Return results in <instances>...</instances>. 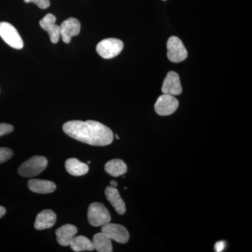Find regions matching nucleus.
Wrapping results in <instances>:
<instances>
[{
	"label": "nucleus",
	"mask_w": 252,
	"mask_h": 252,
	"mask_svg": "<svg viewBox=\"0 0 252 252\" xmlns=\"http://www.w3.org/2000/svg\"><path fill=\"white\" fill-rule=\"evenodd\" d=\"M63 129L69 137L89 145L104 147L114 140L112 130L95 121H70L63 125Z\"/></svg>",
	"instance_id": "1"
},
{
	"label": "nucleus",
	"mask_w": 252,
	"mask_h": 252,
	"mask_svg": "<svg viewBox=\"0 0 252 252\" xmlns=\"http://www.w3.org/2000/svg\"><path fill=\"white\" fill-rule=\"evenodd\" d=\"M47 165L48 160L45 157L35 156L23 162L18 169V172L22 177H34L44 171Z\"/></svg>",
	"instance_id": "2"
},
{
	"label": "nucleus",
	"mask_w": 252,
	"mask_h": 252,
	"mask_svg": "<svg viewBox=\"0 0 252 252\" xmlns=\"http://www.w3.org/2000/svg\"><path fill=\"white\" fill-rule=\"evenodd\" d=\"M88 220L93 226H102L111 221L110 213L103 204L94 203L88 210Z\"/></svg>",
	"instance_id": "3"
},
{
	"label": "nucleus",
	"mask_w": 252,
	"mask_h": 252,
	"mask_svg": "<svg viewBox=\"0 0 252 252\" xmlns=\"http://www.w3.org/2000/svg\"><path fill=\"white\" fill-rule=\"evenodd\" d=\"M124 49V43L120 39L115 38H109L104 39L96 47L97 54L104 59H111L115 58L121 54Z\"/></svg>",
	"instance_id": "4"
},
{
	"label": "nucleus",
	"mask_w": 252,
	"mask_h": 252,
	"mask_svg": "<svg viewBox=\"0 0 252 252\" xmlns=\"http://www.w3.org/2000/svg\"><path fill=\"white\" fill-rule=\"evenodd\" d=\"M167 56L172 63H179L187 59L188 52L180 38L172 36L167 42Z\"/></svg>",
	"instance_id": "5"
},
{
	"label": "nucleus",
	"mask_w": 252,
	"mask_h": 252,
	"mask_svg": "<svg viewBox=\"0 0 252 252\" xmlns=\"http://www.w3.org/2000/svg\"><path fill=\"white\" fill-rule=\"evenodd\" d=\"M0 36L11 47L16 49H22L23 41L19 33L9 23H0Z\"/></svg>",
	"instance_id": "6"
},
{
	"label": "nucleus",
	"mask_w": 252,
	"mask_h": 252,
	"mask_svg": "<svg viewBox=\"0 0 252 252\" xmlns=\"http://www.w3.org/2000/svg\"><path fill=\"white\" fill-rule=\"evenodd\" d=\"M179 107V101L172 94H163L156 102V112L160 116L171 115Z\"/></svg>",
	"instance_id": "7"
},
{
	"label": "nucleus",
	"mask_w": 252,
	"mask_h": 252,
	"mask_svg": "<svg viewBox=\"0 0 252 252\" xmlns=\"http://www.w3.org/2000/svg\"><path fill=\"white\" fill-rule=\"evenodd\" d=\"M102 232L111 240L117 243L126 244L129 240V233L125 227L117 223H106L102 226Z\"/></svg>",
	"instance_id": "8"
},
{
	"label": "nucleus",
	"mask_w": 252,
	"mask_h": 252,
	"mask_svg": "<svg viewBox=\"0 0 252 252\" xmlns=\"http://www.w3.org/2000/svg\"><path fill=\"white\" fill-rule=\"evenodd\" d=\"M61 36L66 44L70 43L73 36H77L80 33L81 23L75 18H67L61 23Z\"/></svg>",
	"instance_id": "9"
},
{
	"label": "nucleus",
	"mask_w": 252,
	"mask_h": 252,
	"mask_svg": "<svg viewBox=\"0 0 252 252\" xmlns=\"http://www.w3.org/2000/svg\"><path fill=\"white\" fill-rule=\"evenodd\" d=\"M56 18L54 14H48L39 22L44 31L49 33L51 42L57 44L61 37V27L56 24Z\"/></svg>",
	"instance_id": "10"
},
{
	"label": "nucleus",
	"mask_w": 252,
	"mask_h": 252,
	"mask_svg": "<svg viewBox=\"0 0 252 252\" xmlns=\"http://www.w3.org/2000/svg\"><path fill=\"white\" fill-rule=\"evenodd\" d=\"M161 90L163 94H172L174 96L182 94V87L177 73L172 71L167 73L166 77L164 79Z\"/></svg>",
	"instance_id": "11"
},
{
	"label": "nucleus",
	"mask_w": 252,
	"mask_h": 252,
	"mask_svg": "<svg viewBox=\"0 0 252 252\" xmlns=\"http://www.w3.org/2000/svg\"><path fill=\"white\" fill-rule=\"evenodd\" d=\"M56 214L51 210H44L36 216L34 222L35 229L41 230L48 229L54 226L56 221Z\"/></svg>",
	"instance_id": "12"
},
{
	"label": "nucleus",
	"mask_w": 252,
	"mask_h": 252,
	"mask_svg": "<svg viewBox=\"0 0 252 252\" xmlns=\"http://www.w3.org/2000/svg\"><path fill=\"white\" fill-rule=\"evenodd\" d=\"M105 195L119 215H123L126 213V204L116 187H107L105 189Z\"/></svg>",
	"instance_id": "13"
},
{
	"label": "nucleus",
	"mask_w": 252,
	"mask_h": 252,
	"mask_svg": "<svg viewBox=\"0 0 252 252\" xmlns=\"http://www.w3.org/2000/svg\"><path fill=\"white\" fill-rule=\"evenodd\" d=\"M77 233V228L75 225L66 224L60 227L56 231L58 243L62 246H69Z\"/></svg>",
	"instance_id": "14"
},
{
	"label": "nucleus",
	"mask_w": 252,
	"mask_h": 252,
	"mask_svg": "<svg viewBox=\"0 0 252 252\" xmlns=\"http://www.w3.org/2000/svg\"><path fill=\"white\" fill-rule=\"evenodd\" d=\"M28 185L30 190L36 193H51L56 189V185L54 182L37 179H32L28 182Z\"/></svg>",
	"instance_id": "15"
},
{
	"label": "nucleus",
	"mask_w": 252,
	"mask_h": 252,
	"mask_svg": "<svg viewBox=\"0 0 252 252\" xmlns=\"http://www.w3.org/2000/svg\"><path fill=\"white\" fill-rule=\"evenodd\" d=\"M65 168L71 175L79 177L86 175L89 170L87 164L79 161L77 158H69L66 160Z\"/></svg>",
	"instance_id": "16"
},
{
	"label": "nucleus",
	"mask_w": 252,
	"mask_h": 252,
	"mask_svg": "<svg viewBox=\"0 0 252 252\" xmlns=\"http://www.w3.org/2000/svg\"><path fill=\"white\" fill-rule=\"evenodd\" d=\"M104 170L112 177H118L125 175L127 172V165L121 159H113L105 164Z\"/></svg>",
	"instance_id": "17"
},
{
	"label": "nucleus",
	"mask_w": 252,
	"mask_h": 252,
	"mask_svg": "<svg viewBox=\"0 0 252 252\" xmlns=\"http://www.w3.org/2000/svg\"><path fill=\"white\" fill-rule=\"evenodd\" d=\"M94 250L98 252H112L113 247L111 239L104 233H99L94 235L93 239Z\"/></svg>",
	"instance_id": "18"
},
{
	"label": "nucleus",
	"mask_w": 252,
	"mask_h": 252,
	"mask_svg": "<svg viewBox=\"0 0 252 252\" xmlns=\"http://www.w3.org/2000/svg\"><path fill=\"white\" fill-rule=\"evenodd\" d=\"M69 246L75 252H93L94 250L92 242L83 235L74 236L69 244Z\"/></svg>",
	"instance_id": "19"
},
{
	"label": "nucleus",
	"mask_w": 252,
	"mask_h": 252,
	"mask_svg": "<svg viewBox=\"0 0 252 252\" xmlns=\"http://www.w3.org/2000/svg\"><path fill=\"white\" fill-rule=\"evenodd\" d=\"M12 150L6 147L0 148V164L7 161L11 157H13Z\"/></svg>",
	"instance_id": "20"
},
{
	"label": "nucleus",
	"mask_w": 252,
	"mask_h": 252,
	"mask_svg": "<svg viewBox=\"0 0 252 252\" xmlns=\"http://www.w3.org/2000/svg\"><path fill=\"white\" fill-rule=\"evenodd\" d=\"M26 3H34L41 9H46L50 6L49 0H24Z\"/></svg>",
	"instance_id": "21"
},
{
	"label": "nucleus",
	"mask_w": 252,
	"mask_h": 252,
	"mask_svg": "<svg viewBox=\"0 0 252 252\" xmlns=\"http://www.w3.org/2000/svg\"><path fill=\"white\" fill-rule=\"evenodd\" d=\"M14 130V127L10 124H0V137L11 133Z\"/></svg>",
	"instance_id": "22"
},
{
	"label": "nucleus",
	"mask_w": 252,
	"mask_h": 252,
	"mask_svg": "<svg viewBox=\"0 0 252 252\" xmlns=\"http://www.w3.org/2000/svg\"><path fill=\"white\" fill-rule=\"evenodd\" d=\"M6 209H5L4 207L0 206V219L4 216L5 214H6Z\"/></svg>",
	"instance_id": "23"
},
{
	"label": "nucleus",
	"mask_w": 252,
	"mask_h": 252,
	"mask_svg": "<svg viewBox=\"0 0 252 252\" xmlns=\"http://www.w3.org/2000/svg\"><path fill=\"white\" fill-rule=\"evenodd\" d=\"M117 182H115V181H112V182H110V187H117Z\"/></svg>",
	"instance_id": "24"
},
{
	"label": "nucleus",
	"mask_w": 252,
	"mask_h": 252,
	"mask_svg": "<svg viewBox=\"0 0 252 252\" xmlns=\"http://www.w3.org/2000/svg\"><path fill=\"white\" fill-rule=\"evenodd\" d=\"M115 136H116V138H117V140H119V136H118L117 135H116Z\"/></svg>",
	"instance_id": "25"
},
{
	"label": "nucleus",
	"mask_w": 252,
	"mask_h": 252,
	"mask_svg": "<svg viewBox=\"0 0 252 252\" xmlns=\"http://www.w3.org/2000/svg\"><path fill=\"white\" fill-rule=\"evenodd\" d=\"M91 163V161H88V164H90Z\"/></svg>",
	"instance_id": "26"
},
{
	"label": "nucleus",
	"mask_w": 252,
	"mask_h": 252,
	"mask_svg": "<svg viewBox=\"0 0 252 252\" xmlns=\"http://www.w3.org/2000/svg\"><path fill=\"white\" fill-rule=\"evenodd\" d=\"M162 1H165V0H162Z\"/></svg>",
	"instance_id": "27"
}]
</instances>
